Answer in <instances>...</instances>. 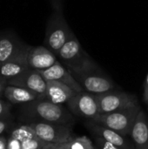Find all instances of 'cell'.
Instances as JSON below:
<instances>
[{
    "label": "cell",
    "instance_id": "obj_1",
    "mask_svg": "<svg viewBox=\"0 0 148 149\" xmlns=\"http://www.w3.org/2000/svg\"><path fill=\"white\" fill-rule=\"evenodd\" d=\"M24 115L31 122H45L72 127L74 118L61 105L54 104L46 99H38L22 107Z\"/></svg>",
    "mask_w": 148,
    "mask_h": 149
},
{
    "label": "cell",
    "instance_id": "obj_2",
    "mask_svg": "<svg viewBox=\"0 0 148 149\" xmlns=\"http://www.w3.org/2000/svg\"><path fill=\"white\" fill-rule=\"evenodd\" d=\"M57 56L73 76L99 69V65L82 48L73 32L71 33Z\"/></svg>",
    "mask_w": 148,
    "mask_h": 149
},
{
    "label": "cell",
    "instance_id": "obj_3",
    "mask_svg": "<svg viewBox=\"0 0 148 149\" xmlns=\"http://www.w3.org/2000/svg\"><path fill=\"white\" fill-rule=\"evenodd\" d=\"M140 110L141 108L139 105L120 111L100 113L92 120L125 136H130L131 130Z\"/></svg>",
    "mask_w": 148,
    "mask_h": 149
},
{
    "label": "cell",
    "instance_id": "obj_4",
    "mask_svg": "<svg viewBox=\"0 0 148 149\" xmlns=\"http://www.w3.org/2000/svg\"><path fill=\"white\" fill-rule=\"evenodd\" d=\"M72 31L66 23L59 8H55L47 23L44 43L56 55L66 42Z\"/></svg>",
    "mask_w": 148,
    "mask_h": 149
},
{
    "label": "cell",
    "instance_id": "obj_5",
    "mask_svg": "<svg viewBox=\"0 0 148 149\" xmlns=\"http://www.w3.org/2000/svg\"><path fill=\"white\" fill-rule=\"evenodd\" d=\"M94 95L99 104L100 113L120 111L140 105L135 95L126 92L114 90Z\"/></svg>",
    "mask_w": 148,
    "mask_h": 149
},
{
    "label": "cell",
    "instance_id": "obj_6",
    "mask_svg": "<svg viewBox=\"0 0 148 149\" xmlns=\"http://www.w3.org/2000/svg\"><path fill=\"white\" fill-rule=\"evenodd\" d=\"M29 125L37 136L46 143H65L75 137L71 126L45 122H31Z\"/></svg>",
    "mask_w": 148,
    "mask_h": 149
},
{
    "label": "cell",
    "instance_id": "obj_7",
    "mask_svg": "<svg viewBox=\"0 0 148 149\" xmlns=\"http://www.w3.org/2000/svg\"><path fill=\"white\" fill-rule=\"evenodd\" d=\"M73 77L85 92L92 94H99L116 90L114 82L100 68Z\"/></svg>",
    "mask_w": 148,
    "mask_h": 149
},
{
    "label": "cell",
    "instance_id": "obj_8",
    "mask_svg": "<svg viewBox=\"0 0 148 149\" xmlns=\"http://www.w3.org/2000/svg\"><path fill=\"white\" fill-rule=\"evenodd\" d=\"M69 110L76 116L94 120L100 114L95 95L85 91L78 93L67 103Z\"/></svg>",
    "mask_w": 148,
    "mask_h": 149
},
{
    "label": "cell",
    "instance_id": "obj_9",
    "mask_svg": "<svg viewBox=\"0 0 148 149\" xmlns=\"http://www.w3.org/2000/svg\"><path fill=\"white\" fill-rule=\"evenodd\" d=\"M7 85L25 88L37 93L40 99H45L46 80L37 70L29 68L20 75L6 81Z\"/></svg>",
    "mask_w": 148,
    "mask_h": 149
},
{
    "label": "cell",
    "instance_id": "obj_10",
    "mask_svg": "<svg viewBox=\"0 0 148 149\" xmlns=\"http://www.w3.org/2000/svg\"><path fill=\"white\" fill-rule=\"evenodd\" d=\"M31 46L24 45L13 57L0 65V77L6 81L13 79L30 68L28 53Z\"/></svg>",
    "mask_w": 148,
    "mask_h": 149
},
{
    "label": "cell",
    "instance_id": "obj_11",
    "mask_svg": "<svg viewBox=\"0 0 148 149\" xmlns=\"http://www.w3.org/2000/svg\"><path fill=\"white\" fill-rule=\"evenodd\" d=\"M87 128L93 134V135H98L109 141L110 143L117 146L121 149H135L133 141H131L127 136H125L114 130L108 127L101 126L92 120L86 123Z\"/></svg>",
    "mask_w": 148,
    "mask_h": 149
},
{
    "label": "cell",
    "instance_id": "obj_12",
    "mask_svg": "<svg viewBox=\"0 0 148 149\" xmlns=\"http://www.w3.org/2000/svg\"><path fill=\"white\" fill-rule=\"evenodd\" d=\"M38 72L46 81L55 80L64 83L77 93H81L85 91L83 87L79 85V83L76 80V79L73 77V75L71 73V72L66 67L63 66L58 61H57L51 67Z\"/></svg>",
    "mask_w": 148,
    "mask_h": 149
},
{
    "label": "cell",
    "instance_id": "obj_13",
    "mask_svg": "<svg viewBox=\"0 0 148 149\" xmlns=\"http://www.w3.org/2000/svg\"><path fill=\"white\" fill-rule=\"evenodd\" d=\"M57 61L56 54L45 46H31L29 50L28 64L33 70H45Z\"/></svg>",
    "mask_w": 148,
    "mask_h": 149
},
{
    "label": "cell",
    "instance_id": "obj_14",
    "mask_svg": "<svg viewBox=\"0 0 148 149\" xmlns=\"http://www.w3.org/2000/svg\"><path fill=\"white\" fill-rule=\"evenodd\" d=\"M46 84L45 99L54 104L62 105L64 103H67L78 93L67 85L58 81L47 80Z\"/></svg>",
    "mask_w": 148,
    "mask_h": 149
},
{
    "label": "cell",
    "instance_id": "obj_15",
    "mask_svg": "<svg viewBox=\"0 0 148 149\" xmlns=\"http://www.w3.org/2000/svg\"><path fill=\"white\" fill-rule=\"evenodd\" d=\"M130 137L133 141L135 149H143L148 147V118L142 110L137 116Z\"/></svg>",
    "mask_w": 148,
    "mask_h": 149
},
{
    "label": "cell",
    "instance_id": "obj_16",
    "mask_svg": "<svg viewBox=\"0 0 148 149\" xmlns=\"http://www.w3.org/2000/svg\"><path fill=\"white\" fill-rule=\"evenodd\" d=\"M24 45L12 33L0 34V65L13 57Z\"/></svg>",
    "mask_w": 148,
    "mask_h": 149
},
{
    "label": "cell",
    "instance_id": "obj_17",
    "mask_svg": "<svg viewBox=\"0 0 148 149\" xmlns=\"http://www.w3.org/2000/svg\"><path fill=\"white\" fill-rule=\"evenodd\" d=\"M3 94L4 97L12 104H26L40 99L37 93L30 90L10 85H6Z\"/></svg>",
    "mask_w": 148,
    "mask_h": 149
},
{
    "label": "cell",
    "instance_id": "obj_18",
    "mask_svg": "<svg viewBox=\"0 0 148 149\" xmlns=\"http://www.w3.org/2000/svg\"><path fill=\"white\" fill-rule=\"evenodd\" d=\"M10 137L19 141L22 143L27 140L33 139L38 136H37L35 131L32 129V127L30 125H24V126H20V127L15 128L11 132Z\"/></svg>",
    "mask_w": 148,
    "mask_h": 149
},
{
    "label": "cell",
    "instance_id": "obj_19",
    "mask_svg": "<svg viewBox=\"0 0 148 149\" xmlns=\"http://www.w3.org/2000/svg\"><path fill=\"white\" fill-rule=\"evenodd\" d=\"M65 149H96V148L88 137L79 136L65 142Z\"/></svg>",
    "mask_w": 148,
    "mask_h": 149
},
{
    "label": "cell",
    "instance_id": "obj_20",
    "mask_svg": "<svg viewBox=\"0 0 148 149\" xmlns=\"http://www.w3.org/2000/svg\"><path fill=\"white\" fill-rule=\"evenodd\" d=\"M48 143L40 140L38 137L27 140L21 143V149H42Z\"/></svg>",
    "mask_w": 148,
    "mask_h": 149
},
{
    "label": "cell",
    "instance_id": "obj_21",
    "mask_svg": "<svg viewBox=\"0 0 148 149\" xmlns=\"http://www.w3.org/2000/svg\"><path fill=\"white\" fill-rule=\"evenodd\" d=\"M94 139H95L96 149H121L118 148L117 146L110 143L109 141H106L105 139H103L100 136L94 135Z\"/></svg>",
    "mask_w": 148,
    "mask_h": 149
},
{
    "label": "cell",
    "instance_id": "obj_22",
    "mask_svg": "<svg viewBox=\"0 0 148 149\" xmlns=\"http://www.w3.org/2000/svg\"><path fill=\"white\" fill-rule=\"evenodd\" d=\"M7 149H21V142L12 137L7 141Z\"/></svg>",
    "mask_w": 148,
    "mask_h": 149
},
{
    "label": "cell",
    "instance_id": "obj_23",
    "mask_svg": "<svg viewBox=\"0 0 148 149\" xmlns=\"http://www.w3.org/2000/svg\"><path fill=\"white\" fill-rule=\"evenodd\" d=\"M65 143H48L42 149H65Z\"/></svg>",
    "mask_w": 148,
    "mask_h": 149
},
{
    "label": "cell",
    "instance_id": "obj_24",
    "mask_svg": "<svg viewBox=\"0 0 148 149\" xmlns=\"http://www.w3.org/2000/svg\"><path fill=\"white\" fill-rule=\"evenodd\" d=\"M143 100L148 107V73L144 83V93H143Z\"/></svg>",
    "mask_w": 148,
    "mask_h": 149
},
{
    "label": "cell",
    "instance_id": "obj_25",
    "mask_svg": "<svg viewBox=\"0 0 148 149\" xmlns=\"http://www.w3.org/2000/svg\"><path fill=\"white\" fill-rule=\"evenodd\" d=\"M8 113V107L7 106L0 100V117H3Z\"/></svg>",
    "mask_w": 148,
    "mask_h": 149
},
{
    "label": "cell",
    "instance_id": "obj_26",
    "mask_svg": "<svg viewBox=\"0 0 148 149\" xmlns=\"http://www.w3.org/2000/svg\"><path fill=\"white\" fill-rule=\"evenodd\" d=\"M6 85H7L6 80H5L4 79H3V78H1V77H0V95L3 93V92H4V88H5Z\"/></svg>",
    "mask_w": 148,
    "mask_h": 149
},
{
    "label": "cell",
    "instance_id": "obj_27",
    "mask_svg": "<svg viewBox=\"0 0 148 149\" xmlns=\"http://www.w3.org/2000/svg\"><path fill=\"white\" fill-rule=\"evenodd\" d=\"M0 149H7V140L0 136Z\"/></svg>",
    "mask_w": 148,
    "mask_h": 149
},
{
    "label": "cell",
    "instance_id": "obj_28",
    "mask_svg": "<svg viewBox=\"0 0 148 149\" xmlns=\"http://www.w3.org/2000/svg\"><path fill=\"white\" fill-rule=\"evenodd\" d=\"M6 128H7V123L4 120H0V135L5 131Z\"/></svg>",
    "mask_w": 148,
    "mask_h": 149
}]
</instances>
